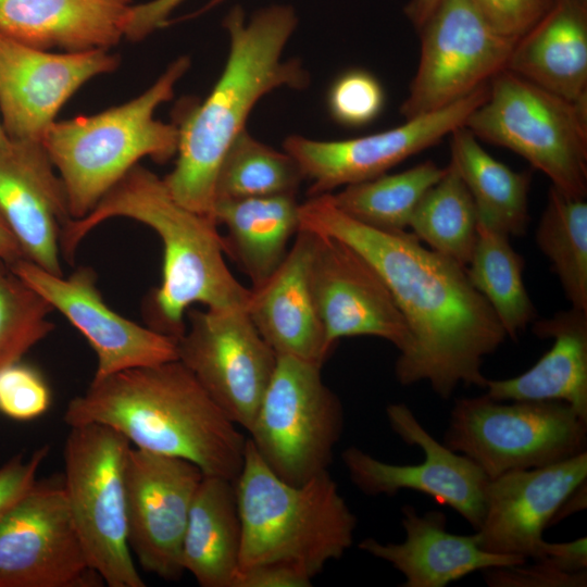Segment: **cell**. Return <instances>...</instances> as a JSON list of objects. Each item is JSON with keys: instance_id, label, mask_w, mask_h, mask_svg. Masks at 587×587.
Wrapping results in <instances>:
<instances>
[{"instance_id": "6da1fadb", "label": "cell", "mask_w": 587, "mask_h": 587, "mask_svg": "<svg viewBox=\"0 0 587 587\" xmlns=\"http://www.w3.org/2000/svg\"><path fill=\"white\" fill-rule=\"evenodd\" d=\"M299 218L300 229L352 247L386 284L411 334L409 349L395 364L399 384L426 380L445 400L461 384L485 388L484 358L507 334L464 266L425 248L412 233L384 232L351 218L334 204L330 193L300 204Z\"/></svg>"}, {"instance_id": "7a4b0ae2", "label": "cell", "mask_w": 587, "mask_h": 587, "mask_svg": "<svg viewBox=\"0 0 587 587\" xmlns=\"http://www.w3.org/2000/svg\"><path fill=\"white\" fill-rule=\"evenodd\" d=\"M298 24L291 5L272 4L251 18L240 7L224 20L229 51L208 97L188 108L178 128L175 166L163 179L182 205L213 218L215 185L222 161L259 100L280 87L303 89L309 73L283 52ZM214 220V218H213Z\"/></svg>"}, {"instance_id": "3957f363", "label": "cell", "mask_w": 587, "mask_h": 587, "mask_svg": "<svg viewBox=\"0 0 587 587\" xmlns=\"http://www.w3.org/2000/svg\"><path fill=\"white\" fill-rule=\"evenodd\" d=\"M113 217L149 226L163 246L162 280L143 304L148 327L177 340L193 303L214 310L246 309L250 289L229 271L216 222L177 202L163 179L139 163L87 215L67 223L61 255L72 263L89 232Z\"/></svg>"}, {"instance_id": "277c9868", "label": "cell", "mask_w": 587, "mask_h": 587, "mask_svg": "<svg viewBox=\"0 0 587 587\" xmlns=\"http://www.w3.org/2000/svg\"><path fill=\"white\" fill-rule=\"evenodd\" d=\"M70 426L101 424L149 452L180 458L235 482L247 438L178 359L99 380L66 405Z\"/></svg>"}, {"instance_id": "5b68a950", "label": "cell", "mask_w": 587, "mask_h": 587, "mask_svg": "<svg viewBox=\"0 0 587 587\" xmlns=\"http://www.w3.org/2000/svg\"><path fill=\"white\" fill-rule=\"evenodd\" d=\"M234 485L241 524L238 570L284 561L314 578L352 546L358 519L328 471L299 485L287 483L247 439Z\"/></svg>"}, {"instance_id": "8992f818", "label": "cell", "mask_w": 587, "mask_h": 587, "mask_svg": "<svg viewBox=\"0 0 587 587\" xmlns=\"http://www.w3.org/2000/svg\"><path fill=\"white\" fill-rule=\"evenodd\" d=\"M190 65L172 62L145 92L95 115L54 122L42 145L64 185L73 220L87 215L141 158L165 163L177 152L178 128L154 117Z\"/></svg>"}, {"instance_id": "52a82bcc", "label": "cell", "mask_w": 587, "mask_h": 587, "mask_svg": "<svg viewBox=\"0 0 587 587\" xmlns=\"http://www.w3.org/2000/svg\"><path fill=\"white\" fill-rule=\"evenodd\" d=\"M464 126L508 148L573 197L587 195V100L572 102L503 70Z\"/></svg>"}, {"instance_id": "ba28073f", "label": "cell", "mask_w": 587, "mask_h": 587, "mask_svg": "<svg viewBox=\"0 0 587 587\" xmlns=\"http://www.w3.org/2000/svg\"><path fill=\"white\" fill-rule=\"evenodd\" d=\"M132 445L101 424L70 427L63 488L89 562L109 587H145L128 544L126 463Z\"/></svg>"}, {"instance_id": "9c48e42d", "label": "cell", "mask_w": 587, "mask_h": 587, "mask_svg": "<svg viewBox=\"0 0 587 587\" xmlns=\"http://www.w3.org/2000/svg\"><path fill=\"white\" fill-rule=\"evenodd\" d=\"M444 444L470 458L489 479L575 457L587 447V421L562 401L459 398Z\"/></svg>"}, {"instance_id": "30bf717a", "label": "cell", "mask_w": 587, "mask_h": 587, "mask_svg": "<svg viewBox=\"0 0 587 587\" xmlns=\"http://www.w3.org/2000/svg\"><path fill=\"white\" fill-rule=\"evenodd\" d=\"M322 365L277 357L249 440L283 480L299 485L328 471L345 423L338 396L324 383Z\"/></svg>"}, {"instance_id": "8fae6325", "label": "cell", "mask_w": 587, "mask_h": 587, "mask_svg": "<svg viewBox=\"0 0 587 587\" xmlns=\"http://www.w3.org/2000/svg\"><path fill=\"white\" fill-rule=\"evenodd\" d=\"M421 55L405 120L442 109L469 96L505 70L517 40L498 33L474 0H438L419 29Z\"/></svg>"}, {"instance_id": "7c38bea8", "label": "cell", "mask_w": 587, "mask_h": 587, "mask_svg": "<svg viewBox=\"0 0 587 587\" xmlns=\"http://www.w3.org/2000/svg\"><path fill=\"white\" fill-rule=\"evenodd\" d=\"M62 479L37 480L0 519V587H98Z\"/></svg>"}, {"instance_id": "4fadbf2b", "label": "cell", "mask_w": 587, "mask_h": 587, "mask_svg": "<svg viewBox=\"0 0 587 587\" xmlns=\"http://www.w3.org/2000/svg\"><path fill=\"white\" fill-rule=\"evenodd\" d=\"M177 357L229 419L247 432L274 373L277 355L246 309H188Z\"/></svg>"}, {"instance_id": "5bb4252c", "label": "cell", "mask_w": 587, "mask_h": 587, "mask_svg": "<svg viewBox=\"0 0 587 587\" xmlns=\"http://www.w3.org/2000/svg\"><path fill=\"white\" fill-rule=\"evenodd\" d=\"M386 417L391 430L424 459L416 464L382 461L351 446L341 453L352 484L364 495L394 497L400 490L423 492L448 505L477 530L485 513L487 475L466 455L435 439L404 403H390Z\"/></svg>"}, {"instance_id": "9a60e30c", "label": "cell", "mask_w": 587, "mask_h": 587, "mask_svg": "<svg viewBox=\"0 0 587 587\" xmlns=\"http://www.w3.org/2000/svg\"><path fill=\"white\" fill-rule=\"evenodd\" d=\"M489 84L437 111L422 114L391 129L345 140H315L291 135L284 151L310 180L309 197L330 193L338 187L385 174L405 159L436 145L464 126L471 113L487 98Z\"/></svg>"}, {"instance_id": "2e32d148", "label": "cell", "mask_w": 587, "mask_h": 587, "mask_svg": "<svg viewBox=\"0 0 587 587\" xmlns=\"http://www.w3.org/2000/svg\"><path fill=\"white\" fill-rule=\"evenodd\" d=\"M9 265L87 339L97 357L92 380L178 359L176 339L120 315L105 303L91 267L80 266L65 277L24 258Z\"/></svg>"}, {"instance_id": "e0dca14e", "label": "cell", "mask_w": 587, "mask_h": 587, "mask_svg": "<svg viewBox=\"0 0 587 587\" xmlns=\"http://www.w3.org/2000/svg\"><path fill=\"white\" fill-rule=\"evenodd\" d=\"M203 477L193 463L130 447L126 463L128 544L141 567L166 580L182 577V546Z\"/></svg>"}, {"instance_id": "ac0fdd59", "label": "cell", "mask_w": 587, "mask_h": 587, "mask_svg": "<svg viewBox=\"0 0 587 587\" xmlns=\"http://www.w3.org/2000/svg\"><path fill=\"white\" fill-rule=\"evenodd\" d=\"M313 234L310 285L327 350L355 336L385 339L399 353L408 350L410 330L376 270L346 242Z\"/></svg>"}, {"instance_id": "d6986e66", "label": "cell", "mask_w": 587, "mask_h": 587, "mask_svg": "<svg viewBox=\"0 0 587 587\" xmlns=\"http://www.w3.org/2000/svg\"><path fill=\"white\" fill-rule=\"evenodd\" d=\"M117 66L109 50L52 53L0 33V114L8 137L42 141L62 105Z\"/></svg>"}, {"instance_id": "ffe728a7", "label": "cell", "mask_w": 587, "mask_h": 587, "mask_svg": "<svg viewBox=\"0 0 587 587\" xmlns=\"http://www.w3.org/2000/svg\"><path fill=\"white\" fill-rule=\"evenodd\" d=\"M586 479L587 451L489 479L483 522L475 530L479 546L491 553L539 559L555 511Z\"/></svg>"}, {"instance_id": "44dd1931", "label": "cell", "mask_w": 587, "mask_h": 587, "mask_svg": "<svg viewBox=\"0 0 587 587\" xmlns=\"http://www.w3.org/2000/svg\"><path fill=\"white\" fill-rule=\"evenodd\" d=\"M0 215L24 259L63 275L60 240L72 220L64 185L41 141L0 147Z\"/></svg>"}, {"instance_id": "7402d4cb", "label": "cell", "mask_w": 587, "mask_h": 587, "mask_svg": "<svg viewBox=\"0 0 587 587\" xmlns=\"http://www.w3.org/2000/svg\"><path fill=\"white\" fill-rule=\"evenodd\" d=\"M314 234L300 229L278 268L251 287L246 311L277 357L323 365L329 355L310 285Z\"/></svg>"}, {"instance_id": "603a6c76", "label": "cell", "mask_w": 587, "mask_h": 587, "mask_svg": "<svg viewBox=\"0 0 587 587\" xmlns=\"http://www.w3.org/2000/svg\"><path fill=\"white\" fill-rule=\"evenodd\" d=\"M401 513L405 533L402 542L383 544L365 538L359 544L362 551L389 563L403 575L401 587H446L476 571L526 562L522 557L482 549L475 533L448 532L447 516L440 511L420 514L414 507L405 504Z\"/></svg>"}, {"instance_id": "cb8c5ba5", "label": "cell", "mask_w": 587, "mask_h": 587, "mask_svg": "<svg viewBox=\"0 0 587 587\" xmlns=\"http://www.w3.org/2000/svg\"><path fill=\"white\" fill-rule=\"evenodd\" d=\"M132 7V0H0V33L42 50H109L124 37Z\"/></svg>"}, {"instance_id": "d4e9b609", "label": "cell", "mask_w": 587, "mask_h": 587, "mask_svg": "<svg viewBox=\"0 0 587 587\" xmlns=\"http://www.w3.org/2000/svg\"><path fill=\"white\" fill-rule=\"evenodd\" d=\"M505 70L569 101H586L587 2L554 0L517 39Z\"/></svg>"}, {"instance_id": "484cf974", "label": "cell", "mask_w": 587, "mask_h": 587, "mask_svg": "<svg viewBox=\"0 0 587 587\" xmlns=\"http://www.w3.org/2000/svg\"><path fill=\"white\" fill-rule=\"evenodd\" d=\"M551 348L526 372L487 379L486 396L497 401H562L587 421V311L572 308L534 322Z\"/></svg>"}, {"instance_id": "4316f807", "label": "cell", "mask_w": 587, "mask_h": 587, "mask_svg": "<svg viewBox=\"0 0 587 587\" xmlns=\"http://www.w3.org/2000/svg\"><path fill=\"white\" fill-rule=\"evenodd\" d=\"M299 205L294 195L215 201L212 216L226 228L224 253L252 287L264 283L287 255L300 230Z\"/></svg>"}, {"instance_id": "83f0119b", "label": "cell", "mask_w": 587, "mask_h": 587, "mask_svg": "<svg viewBox=\"0 0 587 587\" xmlns=\"http://www.w3.org/2000/svg\"><path fill=\"white\" fill-rule=\"evenodd\" d=\"M241 524L235 485L203 475L189 511L182 566L202 587H233L239 569Z\"/></svg>"}, {"instance_id": "f1b7e54d", "label": "cell", "mask_w": 587, "mask_h": 587, "mask_svg": "<svg viewBox=\"0 0 587 587\" xmlns=\"http://www.w3.org/2000/svg\"><path fill=\"white\" fill-rule=\"evenodd\" d=\"M450 135L451 161L472 196L478 221L508 236L524 235L532 173L513 171L495 159L465 126Z\"/></svg>"}, {"instance_id": "f546056e", "label": "cell", "mask_w": 587, "mask_h": 587, "mask_svg": "<svg viewBox=\"0 0 587 587\" xmlns=\"http://www.w3.org/2000/svg\"><path fill=\"white\" fill-rule=\"evenodd\" d=\"M524 259L509 236L477 221V235L465 266L472 286L494 310L507 337L516 338L536 317L523 282Z\"/></svg>"}, {"instance_id": "4dcf8cb0", "label": "cell", "mask_w": 587, "mask_h": 587, "mask_svg": "<svg viewBox=\"0 0 587 587\" xmlns=\"http://www.w3.org/2000/svg\"><path fill=\"white\" fill-rule=\"evenodd\" d=\"M444 173L445 167L427 160L400 173L345 186L330 197L341 212L369 227L402 232L422 197Z\"/></svg>"}, {"instance_id": "1f68e13d", "label": "cell", "mask_w": 587, "mask_h": 587, "mask_svg": "<svg viewBox=\"0 0 587 587\" xmlns=\"http://www.w3.org/2000/svg\"><path fill=\"white\" fill-rule=\"evenodd\" d=\"M477 221L472 196L450 160L417 203L409 227L432 250L465 267L475 246Z\"/></svg>"}, {"instance_id": "d6a6232c", "label": "cell", "mask_w": 587, "mask_h": 587, "mask_svg": "<svg viewBox=\"0 0 587 587\" xmlns=\"http://www.w3.org/2000/svg\"><path fill=\"white\" fill-rule=\"evenodd\" d=\"M572 308L587 311V202L551 186L536 229Z\"/></svg>"}, {"instance_id": "836d02e7", "label": "cell", "mask_w": 587, "mask_h": 587, "mask_svg": "<svg viewBox=\"0 0 587 587\" xmlns=\"http://www.w3.org/2000/svg\"><path fill=\"white\" fill-rule=\"evenodd\" d=\"M303 174L286 151H277L241 132L220 166L215 201L278 195L296 196Z\"/></svg>"}, {"instance_id": "e575fe53", "label": "cell", "mask_w": 587, "mask_h": 587, "mask_svg": "<svg viewBox=\"0 0 587 587\" xmlns=\"http://www.w3.org/2000/svg\"><path fill=\"white\" fill-rule=\"evenodd\" d=\"M53 308L0 259V369L24 354L54 329Z\"/></svg>"}, {"instance_id": "d590c367", "label": "cell", "mask_w": 587, "mask_h": 587, "mask_svg": "<svg viewBox=\"0 0 587 587\" xmlns=\"http://www.w3.org/2000/svg\"><path fill=\"white\" fill-rule=\"evenodd\" d=\"M385 104L379 80L370 72L349 70L332 84L327 95L330 116L340 125L361 127L373 122Z\"/></svg>"}, {"instance_id": "8d00e7d4", "label": "cell", "mask_w": 587, "mask_h": 587, "mask_svg": "<svg viewBox=\"0 0 587 587\" xmlns=\"http://www.w3.org/2000/svg\"><path fill=\"white\" fill-rule=\"evenodd\" d=\"M51 390L34 366L17 361L0 369V412L13 420L29 421L45 414Z\"/></svg>"}, {"instance_id": "74e56055", "label": "cell", "mask_w": 587, "mask_h": 587, "mask_svg": "<svg viewBox=\"0 0 587 587\" xmlns=\"http://www.w3.org/2000/svg\"><path fill=\"white\" fill-rule=\"evenodd\" d=\"M484 579L489 587H586L587 570L564 572L536 560L502 567L484 570Z\"/></svg>"}, {"instance_id": "f35d334b", "label": "cell", "mask_w": 587, "mask_h": 587, "mask_svg": "<svg viewBox=\"0 0 587 587\" xmlns=\"http://www.w3.org/2000/svg\"><path fill=\"white\" fill-rule=\"evenodd\" d=\"M491 26L517 40L552 7L554 0H474Z\"/></svg>"}, {"instance_id": "ab89813d", "label": "cell", "mask_w": 587, "mask_h": 587, "mask_svg": "<svg viewBox=\"0 0 587 587\" xmlns=\"http://www.w3.org/2000/svg\"><path fill=\"white\" fill-rule=\"evenodd\" d=\"M49 454V446L36 449L28 458L20 453L0 467V519L37 482V473Z\"/></svg>"}, {"instance_id": "60d3db41", "label": "cell", "mask_w": 587, "mask_h": 587, "mask_svg": "<svg viewBox=\"0 0 587 587\" xmlns=\"http://www.w3.org/2000/svg\"><path fill=\"white\" fill-rule=\"evenodd\" d=\"M313 577L290 562H267L238 570L233 587H309Z\"/></svg>"}, {"instance_id": "b9f144b4", "label": "cell", "mask_w": 587, "mask_h": 587, "mask_svg": "<svg viewBox=\"0 0 587 587\" xmlns=\"http://www.w3.org/2000/svg\"><path fill=\"white\" fill-rule=\"evenodd\" d=\"M186 0H151L133 4L126 22L125 36L137 41L168 24L170 14Z\"/></svg>"}, {"instance_id": "7bdbcfd3", "label": "cell", "mask_w": 587, "mask_h": 587, "mask_svg": "<svg viewBox=\"0 0 587 587\" xmlns=\"http://www.w3.org/2000/svg\"><path fill=\"white\" fill-rule=\"evenodd\" d=\"M537 560L564 572L586 571L587 538L584 536L566 542H549L545 540L541 546L540 557Z\"/></svg>"}, {"instance_id": "ee69618b", "label": "cell", "mask_w": 587, "mask_h": 587, "mask_svg": "<svg viewBox=\"0 0 587 587\" xmlns=\"http://www.w3.org/2000/svg\"><path fill=\"white\" fill-rule=\"evenodd\" d=\"M587 507V479L580 483L560 504L555 511L551 525H554L572 514L585 510Z\"/></svg>"}, {"instance_id": "f6af8a7d", "label": "cell", "mask_w": 587, "mask_h": 587, "mask_svg": "<svg viewBox=\"0 0 587 587\" xmlns=\"http://www.w3.org/2000/svg\"><path fill=\"white\" fill-rule=\"evenodd\" d=\"M23 258V252L16 239L0 215V259L11 264Z\"/></svg>"}, {"instance_id": "bcb514c9", "label": "cell", "mask_w": 587, "mask_h": 587, "mask_svg": "<svg viewBox=\"0 0 587 587\" xmlns=\"http://www.w3.org/2000/svg\"><path fill=\"white\" fill-rule=\"evenodd\" d=\"M438 0H410L405 8V14L411 23L420 29L428 18Z\"/></svg>"}, {"instance_id": "7dc6e473", "label": "cell", "mask_w": 587, "mask_h": 587, "mask_svg": "<svg viewBox=\"0 0 587 587\" xmlns=\"http://www.w3.org/2000/svg\"><path fill=\"white\" fill-rule=\"evenodd\" d=\"M222 1H224V0H210L203 8H201L197 13H193L191 16H196V15H198L200 13H204L208 10H210V9L216 7L217 4H220Z\"/></svg>"}, {"instance_id": "c3c4849f", "label": "cell", "mask_w": 587, "mask_h": 587, "mask_svg": "<svg viewBox=\"0 0 587 587\" xmlns=\"http://www.w3.org/2000/svg\"><path fill=\"white\" fill-rule=\"evenodd\" d=\"M10 141V138L8 137L4 127L2 125V121L0 120V147L7 145Z\"/></svg>"}, {"instance_id": "681fc988", "label": "cell", "mask_w": 587, "mask_h": 587, "mask_svg": "<svg viewBox=\"0 0 587 587\" xmlns=\"http://www.w3.org/2000/svg\"><path fill=\"white\" fill-rule=\"evenodd\" d=\"M580 1H586L587 2V0H580Z\"/></svg>"}]
</instances>
